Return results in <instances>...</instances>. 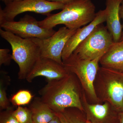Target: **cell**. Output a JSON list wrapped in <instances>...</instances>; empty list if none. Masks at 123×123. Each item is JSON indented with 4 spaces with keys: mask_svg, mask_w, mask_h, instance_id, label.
I'll return each instance as SVG.
<instances>
[{
    "mask_svg": "<svg viewBox=\"0 0 123 123\" xmlns=\"http://www.w3.org/2000/svg\"><path fill=\"white\" fill-rule=\"evenodd\" d=\"M49 1H53V2H59L62 3L64 4H66L69 2L72 1L74 0H47Z\"/></svg>",
    "mask_w": 123,
    "mask_h": 123,
    "instance_id": "obj_23",
    "label": "cell"
},
{
    "mask_svg": "<svg viewBox=\"0 0 123 123\" xmlns=\"http://www.w3.org/2000/svg\"><path fill=\"white\" fill-rule=\"evenodd\" d=\"M82 102L86 120L92 123H118L119 112L108 102L90 103L84 91Z\"/></svg>",
    "mask_w": 123,
    "mask_h": 123,
    "instance_id": "obj_10",
    "label": "cell"
},
{
    "mask_svg": "<svg viewBox=\"0 0 123 123\" xmlns=\"http://www.w3.org/2000/svg\"><path fill=\"white\" fill-rule=\"evenodd\" d=\"M8 49H0V65H9L12 60V55L9 53Z\"/></svg>",
    "mask_w": 123,
    "mask_h": 123,
    "instance_id": "obj_21",
    "label": "cell"
},
{
    "mask_svg": "<svg viewBox=\"0 0 123 123\" xmlns=\"http://www.w3.org/2000/svg\"><path fill=\"white\" fill-rule=\"evenodd\" d=\"M0 0L5 3L6 5H7L12 1V0Z\"/></svg>",
    "mask_w": 123,
    "mask_h": 123,
    "instance_id": "obj_26",
    "label": "cell"
},
{
    "mask_svg": "<svg viewBox=\"0 0 123 123\" xmlns=\"http://www.w3.org/2000/svg\"><path fill=\"white\" fill-rule=\"evenodd\" d=\"M83 92L76 75L69 73L61 79L48 81L39 94L42 101L55 113L62 112L69 108H75L84 112L82 102Z\"/></svg>",
    "mask_w": 123,
    "mask_h": 123,
    "instance_id": "obj_1",
    "label": "cell"
},
{
    "mask_svg": "<svg viewBox=\"0 0 123 123\" xmlns=\"http://www.w3.org/2000/svg\"><path fill=\"white\" fill-rule=\"evenodd\" d=\"M29 108L32 115V123H48L56 115L40 98H35Z\"/></svg>",
    "mask_w": 123,
    "mask_h": 123,
    "instance_id": "obj_15",
    "label": "cell"
},
{
    "mask_svg": "<svg viewBox=\"0 0 123 123\" xmlns=\"http://www.w3.org/2000/svg\"><path fill=\"white\" fill-rule=\"evenodd\" d=\"M13 115L19 123H32V115L29 108L18 106Z\"/></svg>",
    "mask_w": 123,
    "mask_h": 123,
    "instance_id": "obj_18",
    "label": "cell"
},
{
    "mask_svg": "<svg viewBox=\"0 0 123 123\" xmlns=\"http://www.w3.org/2000/svg\"><path fill=\"white\" fill-rule=\"evenodd\" d=\"M68 70L62 65L51 59L40 57L26 80L31 82L36 77H45L48 81L63 78L68 74Z\"/></svg>",
    "mask_w": 123,
    "mask_h": 123,
    "instance_id": "obj_11",
    "label": "cell"
},
{
    "mask_svg": "<svg viewBox=\"0 0 123 123\" xmlns=\"http://www.w3.org/2000/svg\"><path fill=\"white\" fill-rule=\"evenodd\" d=\"M0 35L11 45L12 60L19 67L18 78L26 79L41 57L38 47L31 38L20 37L1 29Z\"/></svg>",
    "mask_w": 123,
    "mask_h": 123,
    "instance_id": "obj_3",
    "label": "cell"
},
{
    "mask_svg": "<svg viewBox=\"0 0 123 123\" xmlns=\"http://www.w3.org/2000/svg\"><path fill=\"white\" fill-rule=\"evenodd\" d=\"M56 115V114H55ZM48 123H61L59 117L56 115Z\"/></svg>",
    "mask_w": 123,
    "mask_h": 123,
    "instance_id": "obj_24",
    "label": "cell"
},
{
    "mask_svg": "<svg viewBox=\"0 0 123 123\" xmlns=\"http://www.w3.org/2000/svg\"><path fill=\"white\" fill-rule=\"evenodd\" d=\"M65 4L47 0H21L13 1L4 9L0 8V24L14 21L18 14L27 12H34L48 16L52 11L62 10Z\"/></svg>",
    "mask_w": 123,
    "mask_h": 123,
    "instance_id": "obj_7",
    "label": "cell"
},
{
    "mask_svg": "<svg viewBox=\"0 0 123 123\" xmlns=\"http://www.w3.org/2000/svg\"><path fill=\"white\" fill-rule=\"evenodd\" d=\"M55 114L61 123H84L86 120L84 112L75 108H69Z\"/></svg>",
    "mask_w": 123,
    "mask_h": 123,
    "instance_id": "obj_16",
    "label": "cell"
},
{
    "mask_svg": "<svg viewBox=\"0 0 123 123\" xmlns=\"http://www.w3.org/2000/svg\"><path fill=\"white\" fill-rule=\"evenodd\" d=\"M100 58L93 60L82 59L73 53L66 60L63 66L69 72L77 78L88 101L91 103H101L97 97L94 82L99 69Z\"/></svg>",
    "mask_w": 123,
    "mask_h": 123,
    "instance_id": "obj_5",
    "label": "cell"
},
{
    "mask_svg": "<svg viewBox=\"0 0 123 123\" xmlns=\"http://www.w3.org/2000/svg\"><path fill=\"white\" fill-rule=\"evenodd\" d=\"M76 30L63 27L48 38L31 39L38 47L41 57L51 59L63 65L62 58V52L69 39Z\"/></svg>",
    "mask_w": 123,
    "mask_h": 123,
    "instance_id": "obj_8",
    "label": "cell"
},
{
    "mask_svg": "<svg viewBox=\"0 0 123 123\" xmlns=\"http://www.w3.org/2000/svg\"><path fill=\"white\" fill-rule=\"evenodd\" d=\"M96 7L91 0H74L65 5L62 11L50 14L44 20L38 21L40 26L53 29L63 24L68 29L77 30L90 23L96 16Z\"/></svg>",
    "mask_w": 123,
    "mask_h": 123,
    "instance_id": "obj_2",
    "label": "cell"
},
{
    "mask_svg": "<svg viewBox=\"0 0 123 123\" xmlns=\"http://www.w3.org/2000/svg\"><path fill=\"white\" fill-rule=\"evenodd\" d=\"M13 1H18L21 0H12Z\"/></svg>",
    "mask_w": 123,
    "mask_h": 123,
    "instance_id": "obj_28",
    "label": "cell"
},
{
    "mask_svg": "<svg viewBox=\"0 0 123 123\" xmlns=\"http://www.w3.org/2000/svg\"><path fill=\"white\" fill-rule=\"evenodd\" d=\"M94 87L101 103L108 102L119 112L123 111V73L99 67Z\"/></svg>",
    "mask_w": 123,
    "mask_h": 123,
    "instance_id": "obj_4",
    "label": "cell"
},
{
    "mask_svg": "<svg viewBox=\"0 0 123 123\" xmlns=\"http://www.w3.org/2000/svg\"><path fill=\"white\" fill-rule=\"evenodd\" d=\"M11 108L0 112V123H19L13 115Z\"/></svg>",
    "mask_w": 123,
    "mask_h": 123,
    "instance_id": "obj_20",
    "label": "cell"
},
{
    "mask_svg": "<svg viewBox=\"0 0 123 123\" xmlns=\"http://www.w3.org/2000/svg\"><path fill=\"white\" fill-rule=\"evenodd\" d=\"M106 14L105 9L99 10L96 13L95 17L90 23L77 29L64 48L62 55L63 62L67 60L73 54L79 44L90 35L97 26L106 22Z\"/></svg>",
    "mask_w": 123,
    "mask_h": 123,
    "instance_id": "obj_12",
    "label": "cell"
},
{
    "mask_svg": "<svg viewBox=\"0 0 123 123\" xmlns=\"http://www.w3.org/2000/svg\"><path fill=\"white\" fill-rule=\"evenodd\" d=\"M99 63L101 67L123 73V40L114 42Z\"/></svg>",
    "mask_w": 123,
    "mask_h": 123,
    "instance_id": "obj_14",
    "label": "cell"
},
{
    "mask_svg": "<svg viewBox=\"0 0 123 123\" xmlns=\"http://www.w3.org/2000/svg\"><path fill=\"white\" fill-rule=\"evenodd\" d=\"M1 28L23 38L45 39L55 32L53 29H47L39 25L38 21L32 16L26 15L18 21L6 22L0 24Z\"/></svg>",
    "mask_w": 123,
    "mask_h": 123,
    "instance_id": "obj_9",
    "label": "cell"
},
{
    "mask_svg": "<svg viewBox=\"0 0 123 123\" xmlns=\"http://www.w3.org/2000/svg\"><path fill=\"white\" fill-rule=\"evenodd\" d=\"M118 123H123V111L119 113Z\"/></svg>",
    "mask_w": 123,
    "mask_h": 123,
    "instance_id": "obj_25",
    "label": "cell"
},
{
    "mask_svg": "<svg viewBox=\"0 0 123 123\" xmlns=\"http://www.w3.org/2000/svg\"><path fill=\"white\" fill-rule=\"evenodd\" d=\"M33 97L32 94L29 91L21 90L12 96L11 102L15 106L25 105L30 103Z\"/></svg>",
    "mask_w": 123,
    "mask_h": 123,
    "instance_id": "obj_17",
    "label": "cell"
},
{
    "mask_svg": "<svg viewBox=\"0 0 123 123\" xmlns=\"http://www.w3.org/2000/svg\"><path fill=\"white\" fill-rule=\"evenodd\" d=\"M114 42L112 36L106 26L100 24L79 44L73 53L83 60L101 59Z\"/></svg>",
    "mask_w": 123,
    "mask_h": 123,
    "instance_id": "obj_6",
    "label": "cell"
},
{
    "mask_svg": "<svg viewBox=\"0 0 123 123\" xmlns=\"http://www.w3.org/2000/svg\"><path fill=\"white\" fill-rule=\"evenodd\" d=\"M84 123H91V122H90V121H88V120H86V122H85Z\"/></svg>",
    "mask_w": 123,
    "mask_h": 123,
    "instance_id": "obj_27",
    "label": "cell"
},
{
    "mask_svg": "<svg viewBox=\"0 0 123 123\" xmlns=\"http://www.w3.org/2000/svg\"><path fill=\"white\" fill-rule=\"evenodd\" d=\"M123 0H106V27L114 42L121 39L123 25L120 22L119 9Z\"/></svg>",
    "mask_w": 123,
    "mask_h": 123,
    "instance_id": "obj_13",
    "label": "cell"
},
{
    "mask_svg": "<svg viewBox=\"0 0 123 123\" xmlns=\"http://www.w3.org/2000/svg\"><path fill=\"white\" fill-rule=\"evenodd\" d=\"M119 13L120 16V18H121L123 20V0L121 3V5L120 6L119 9ZM123 40V31H122V35L121 39L120 41Z\"/></svg>",
    "mask_w": 123,
    "mask_h": 123,
    "instance_id": "obj_22",
    "label": "cell"
},
{
    "mask_svg": "<svg viewBox=\"0 0 123 123\" xmlns=\"http://www.w3.org/2000/svg\"><path fill=\"white\" fill-rule=\"evenodd\" d=\"M2 79L0 81V108L1 110H5L11 108L10 102L7 97L6 89Z\"/></svg>",
    "mask_w": 123,
    "mask_h": 123,
    "instance_id": "obj_19",
    "label": "cell"
}]
</instances>
